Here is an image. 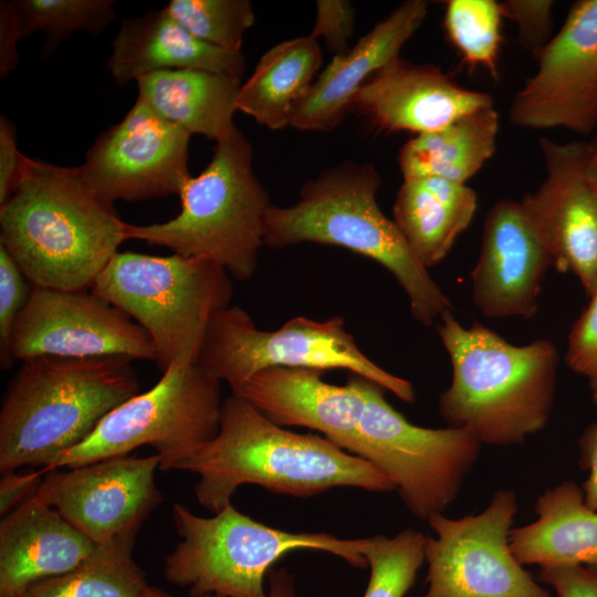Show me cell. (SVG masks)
Here are the masks:
<instances>
[{
  "label": "cell",
  "mask_w": 597,
  "mask_h": 597,
  "mask_svg": "<svg viewBox=\"0 0 597 597\" xmlns=\"http://www.w3.org/2000/svg\"><path fill=\"white\" fill-rule=\"evenodd\" d=\"M178 470L199 475L193 486L196 499L214 514L230 504L244 484L296 498L343 486L377 493L396 490L365 459L325 437L277 426L237 395L222 402L217 436Z\"/></svg>",
  "instance_id": "cell-1"
},
{
  "label": "cell",
  "mask_w": 597,
  "mask_h": 597,
  "mask_svg": "<svg viewBox=\"0 0 597 597\" xmlns=\"http://www.w3.org/2000/svg\"><path fill=\"white\" fill-rule=\"evenodd\" d=\"M125 228L113 205L83 185L76 167L29 157L0 206V244L31 286L92 289L126 240Z\"/></svg>",
  "instance_id": "cell-2"
},
{
  "label": "cell",
  "mask_w": 597,
  "mask_h": 597,
  "mask_svg": "<svg viewBox=\"0 0 597 597\" xmlns=\"http://www.w3.org/2000/svg\"><path fill=\"white\" fill-rule=\"evenodd\" d=\"M437 323L452 369L438 402L448 427L467 431L481 446L509 447L546 426L559 359L552 341L513 345L479 322L464 327L452 311Z\"/></svg>",
  "instance_id": "cell-3"
},
{
  "label": "cell",
  "mask_w": 597,
  "mask_h": 597,
  "mask_svg": "<svg viewBox=\"0 0 597 597\" xmlns=\"http://www.w3.org/2000/svg\"><path fill=\"white\" fill-rule=\"evenodd\" d=\"M377 168L345 161L306 181L289 207L271 205L264 244L284 249L302 243L336 245L381 264L405 291L412 317L431 326L452 303L409 248L392 219L377 203Z\"/></svg>",
  "instance_id": "cell-4"
},
{
  "label": "cell",
  "mask_w": 597,
  "mask_h": 597,
  "mask_svg": "<svg viewBox=\"0 0 597 597\" xmlns=\"http://www.w3.org/2000/svg\"><path fill=\"white\" fill-rule=\"evenodd\" d=\"M22 363L0 409L1 473L49 468L140 392L128 357L40 356Z\"/></svg>",
  "instance_id": "cell-5"
},
{
  "label": "cell",
  "mask_w": 597,
  "mask_h": 597,
  "mask_svg": "<svg viewBox=\"0 0 597 597\" xmlns=\"http://www.w3.org/2000/svg\"><path fill=\"white\" fill-rule=\"evenodd\" d=\"M181 210L163 223H126V240L164 247L182 256L202 258L238 281L250 280L264 244L270 197L253 169V149L237 127L216 143L203 171L180 193Z\"/></svg>",
  "instance_id": "cell-6"
},
{
  "label": "cell",
  "mask_w": 597,
  "mask_h": 597,
  "mask_svg": "<svg viewBox=\"0 0 597 597\" xmlns=\"http://www.w3.org/2000/svg\"><path fill=\"white\" fill-rule=\"evenodd\" d=\"M180 541L165 557L163 575L188 589L190 597H268L265 578L285 554L312 549L333 554L349 566H368L364 538H339L328 533H296L275 528L239 512L231 503L211 517L185 505L171 507Z\"/></svg>",
  "instance_id": "cell-7"
},
{
  "label": "cell",
  "mask_w": 597,
  "mask_h": 597,
  "mask_svg": "<svg viewBox=\"0 0 597 597\" xmlns=\"http://www.w3.org/2000/svg\"><path fill=\"white\" fill-rule=\"evenodd\" d=\"M91 291L147 332L163 370L196 363L211 318L233 296L231 275L210 260L130 251L117 252Z\"/></svg>",
  "instance_id": "cell-8"
},
{
  "label": "cell",
  "mask_w": 597,
  "mask_h": 597,
  "mask_svg": "<svg viewBox=\"0 0 597 597\" xmlns=\"http://www.w3.org/2000/svg\"><path fill=\"white\" fill-rule=\"evenodd\" d=\"M222 402L219 380L197 363H175L149 390L116 407L86 439L43 469L124 457L147 444L160 458L159 470H178L217 436Z\"/></svg>",
  "instance_id": "cell-9"
},
{
  "label": "cell",
  "mask_w": 597,
  "mask_h": 597,
  "mask_svg": "<svg viewBox=\"0 0 597 597\" xmlns=\"http://www.w3.org/2000/svg\"><path fill=\"white\" fill-rule=\"evenodd\" d=\"M196 363L220 383L226 381L233 395L264 369L308 367L347 369L405 402L416 399L410 381L385 370L362 352L342 316L325 321L296 316L277 329L264 331L243 308L230 305L211 318Z\"/></svg>",
  "instance_id": "cell-10"
},
{
  "label": "cell",
  "mask_w": 597,
  "mask_h": 597,
  "mask_svg": "<svg viewBox=\"0 0 597 597\" xmlns=\"http://www.w3.org/2000/svg\"><path fill=\"white\" fill-rule=\"evenodd\" d=\"M363 409L356 455L395 485L405 506L428 521L443 514L478 462L481 444L458 428H425L408 421L385 398V389L359 376Z\"/></svg>",
  "instance_id": "cell-11"
},
{
  "label": "cell",
  "mask_w": 597,
  "mask_h": 597,
  "mask_svg": "<svg viewBox=\"0 0 597 597\" xmlns=\"http://www.w3.org/2000/svg\"><path fill=\"white\" fill-rule=\"evenodd\" d=\"M514 491H495L478 514L427 522V590L422 597H551L516 559L510 533L517 513Z\"/></svg>",
  "instance_id": "cell-12"
},
{
  "label": "cell",
  "mask_w": 597,
  "mask_h": 597,
  "mask_svg": "<svg viewBox=\"0 0 597 597\" xmlns=\"http://www.w3.org/2000/svg\"><path fill=\"white\" fill-rule=\"evenodd\" d=\"M190 137L137 97L123 119L95 139L76 171L109 205L179 196L191 177Z\"/></svg>",
  "instance_id": "cell-13"
},
{
  "label": "cell",
  "mask_w": 597,
  "mask_h": 597,
  "mask_svg": "<svg viewBox=\"0 0 597 597\" xmlns=\"http://www.w3.org/2000/svg\"><path fill=\"white\" fill-rule=\"evenodd\" d=\"M11 360L40 356H124L158 362L147 332L122 310L87 290L31 286L10 338Z\"/></svg>",
  "instance_id": "cell-14"
},
{
  "label": "cell",
  "mask_w": 597,
  "mask_h": 597,
  "mask_svg": "<svg viewBox=\"0 0 597 597\" xmlns=\"http://www.w3.org/2000/svg\"><path fill=\"white\" fill-rule=\"evenodd\" d=\"M515 94L510 122L522 128L588 134L597 125V0H579Z\"/></svg>",
  "instance_id": "cell-15"
},
{
  "label": "cell",
  "mask_w": 597,
  "mask_h": 597,
  "mask_svg": "<svg viewBox=\"0 0 597 597\" xmlns=\"http://www.w3.org/2000/svg\"><path fill=\"white\" fill-rule=\"evenodd\" d=\"M157 453L114 457L46 472L35 494L95 545L135 537L160 504Z\"/></svg>",
  "instance_id": "cell-16"
},
{
  "label": "cell",
  "mask_w": 597,
  "mask_h": 597,
  "mask_svg": "<svg viewBox=\"0 0 597 597\" xmlns=\"http://www.w3.org/2000/svg\"><path fill=\"white\" fill-rule=\"evenodd\" d=\"M588 144L540 140L545 178L520 203L561 272L590 297L597 291V192L585 175Z\"/></svg>",
  "instance_id": "cell-17"
},
{
  "label": "cell",
  "mask_w": 597,
  "mask_h": 597,
  "mask_svg": "<svg viewBox=\"0 0 597 597\" xmlns=\"http://www.w3.org/2000/svg\"><path fill=\"white\" fill-rule=\"evenodd\" d=\"M553 260L520 201L500 199L488 211L478 261L471 272L472 300L489 318H531Z\"/></svg>",
  "instance_id": "cell-18"
},
{
  "label": "cell",
  "mask_w": 597,
  "mask_h": 597,
  "mask_svg": "<svg viewBox=\"0 0 597 597\" xmlns=\"http://www.w3.org/2000/svg\"><path fill=\"white\" fill-rule=\"evenodd\" d=\"M492 105L489 94L460 86L440 69L398 57L357 91L352 109L386 133L420 135Z\"/></svg>",
  "instance_id": "cell-19"
},
{
  "label": "cell",
  "mask_w": 597,
  "mask_h": 597,
  "mask_svg": "<svg viewBox=\"0 0 597 597\" xmlns=\"http://www.w3.org/2000/svg\"><path fill=\"white\" fill-rule=\"evenodd\" d=\"M324 373L308 367L268 368L249 378L237 396L277 426L318 431L356 455L363 409L360 375L349 373L346 384L337 386L326 383Z\"/></svg>",
  "instance_id": "cell-20"
},
{
  "label": "cell",
  "mask_w": 597,
  "mask_h": 597,
  "mask_svg": "<svg viewBox=\"0 0 597 597\" xmlns=\"http://www.w3.org/2000/svg\"><path fill=\"white\" fill-rule=\"evenodd\" d=\"M427 12V1H405L354 46L334 55L314 81L291 127L304 132L335 129L352 109L357 91L376 72L399 57L401 48L421 27Z\"/></svg>",
  "instance_id": "cell-21"
},
{
  "label": "cell",
  "mask_w": 597,
  "mask_h": 597,
  "mask_svg": "<svg viewBox=\"0 0 597 597\" xmlns=\"http://www.w3.org/2000/svg\"><path fill=\"white\" fill-rule=\"evenodd\" d=\"M95 546L34 493L0 522V597L76 568Z\"/></svg>",
  "instance_id": "cell-22"
},
{
  "label": "cell",
  "mask_w": 597,
  "mask_h": 597,
  "mask_svg": "<svg viewBox=\"0 0 597 597\" xmlns=\"http://www.w3.org/2000/svg\"><path fill=\"white\" fill-rule=\"evenodd\" d=\"M107 69L117 84L166 70L201 69L241 77L245 59L200 41L165 9L123 21L112 42Z\"/></svg>",
  "instance_id": "cell-23"
},
{
  "label": "cell",
  "mask_w": 597,
  "mask_h": 597,
  "mask_svg": "<svg viewBox=\"0 0 597 597\" xmlns=\"http://www.w3.org/2000/svg\"><path fill=\"white\" fill-rule=\"evenodd\" d=\"M534 511V522L510 533V547L523 566L597 567V511L578 484L564 481L546 489Z\"/></svg>",
  "instance_id": "cell-24"
},
{
  "label": "cell",
  "mask_w": 597,
  "mask_h": 597,
  "mask_svg": "<svg viewBox=\"0 0 597 597\" xmlns=\"http://www.w3.org/2000/svg\"><path fill=\"white\" fill-rule=\"evenodd\" d=\"M137 97L188 134L216 143L235 128L241 77L201 69L157 71L139 77Z\"/></svg>",
  "instance_id": "cell-25"
},
{
  "label": "cell",
  "mask_w": 597,
  "mask_h": 597,
  "mask_svg": "<svg viewBox=\"0 0 597 597\" xmlns=\"http://www.w3.org/2000/svg\"><path fill=\"white\" fill-rule=\"evenodd\" d=\"M476 208L478 196L467 184L438 177L407 178L396 193L392 220L429 269L448 255Z\"/></svg>",
  "instance_id": "cell-26"
},
{
  "label": "cell",
  "mask_w": 597,
  "mask_h": 597,
  "mask_svg": "<svg viewBox=\"0 0 597 597\" xmlns=\"http://www.w3.org/2000/svg\"><path fill=\"white\" fill-rule=\"evenodd\" d=\"M322 64V51L311 35L285 40L268 50L241 85L237 108L277 130L291 127Z\"/></svg>",
  "instance_id": "cell-27"
},
{
  "label": "cell",
  "mask_w": 597,
  "mask_h": 597,
  "mask_svg": "<svg viewBox=\"0 0 597 597\" xmlns=\"http://www.w3.org/2000/svg\"><path fill=\"white\" fill-rule=\"evenodd\" d=\"M498 132L499 114L492 105L416 135L399 150L401 175L404 179L438 177L465 184L494 155Z\"/></svg>",
  "instance_id": "cell-28"
},
{
  "label": "cell",
  "mask_w": 597,
  "mask_h": 597,
  "mask_svg": "<svg viewBox=\"0 0 597 597\" xmlns=\"http://www.w3.org/2000/svg\"><path fill=\"white\" fill-rule=\"evenodd\" d=\"M135 537L96 545L76 568L41 580L21 597H142L149 584L133 558Z\"/></svg>",
  "instance_id": "cell-29"
},
{
  "label": "cell",
  "mask_w": 597,
  "mask_h": 597,
  "mask_svg": "<svg viewBox=\"0 0 597 597\" xmlns=\"http://www.w3.org/2000/svg\"><path fill=\"white\" fill-rule=\"evenodd\" d=\"M22 36L45 34L43 52L49 54L72 32L97 34L115 18L113 0H15L12 1Z\"/></svg>",
  "instance_id": "cell-30"
},
{
  "label": "cell",
  "mask_w": 597,
  "mask_h": 597,
  "mask_svg": "<svg viewBox=\"0 0 597 597\" xmlns=\"http://www.w3.org/2000/svg\"><path fill=\"white\" fill-rule=\"evenodd\" d=\"M501 10L495 0H449L443 27L449 41L471 67H483L498 77L501 49Z\"/></svg>",
  "instance_id": "cell-31"
},
{
  "label": "cell",
  "mask_w": 597,
  "mask_h": 597,
  "mask_svg": "<svg viewBox=\"0 0 597 597\" xmlns=\"http://www.w3.org/2000/svg\"><path fill=\"white\" fill-rule=\"evenodd\" d=\"M427 535L405 528L392 537H367L363 548L370 568L364 597H405L426 563Z\"/></svg>",
  "instance_id": "cell-32"
},
{
  "label": "cell",
  "mask_w": 597,
  "mask_h": 597,
  "mask_svg": "<svg viewBox=\"0 0 597 597\" xmlns=\"http://www.w3.org/2000/svg\"><path fill=\"white\" fill-rule=\"evenodd\" d=\"M164 9L195 38L230 52H241L255 20L248 0H170Z\"/></svg>",
  "instance_id": "cell-33"
},
{
  "label": "cell",
  "mask_w": 597,
  "mask_h": 597,
  "mask_svg": "<svg viewBox=\"0 0 597 597\" xmlns=\"http://www.w3.org/2000/svg\"><path fill=\"white\" fill-rule=\"evenodd\" d=\"M28 283L21 269L0 244V362L3 369L12 363L10 338L14 322L30 296Z\"/></svg>",
  "instance_id": "cell-34"
},
{
  "label": "cell",
  "mask_w": 597,
  "mask_h": 597,
  "mask_svg": "<svg viewBox=\"0 0 597 597\" xmlns=\"http://www.w3.org/2000/svg\"><path fill=\"white\" fill-rule=\"evenodd\" d=\"M500 3L502 18L515 22L517 42L537 59L552 39L551 0H506Z\"/></svg>",
  "instance_id": "cell-35"
},
{
  "label": "cell",
  "mask_w": 597,
  "mask_h": 597,
  "mask_svg": "<svg viewBox=\"0 0 597 597\" xmlns=\"http://www.w3.org/2000/svg\"><path fill=\"white\" fill-rule=\"evenodd\" d=\"M567 341L569 368L589 380L597 379V291L573 324Z\"/></svg>",
  "instance_id": "cell-36"
},
{
  "label": "cell",
  "mask_w": 597,
  "mask_h": 597,
  "mask_svg": "<svg viewBox=\"0 0 597 597\" xmlns=\"http://www.w3.org/2000/svg\"><path fill=\"white\" fill-rule=\"evenodd\" d=\"M355 9L346 0L316 1V18L312 33L314 39L323 38L328 51L334 55L345 53L354 34Z\"/></svg>",
  "instance_id": "cell-37"
},
{
  "label": "cell",
  "mask_w": 597,
  "mask_h": 597,
  "mask_svg": "<svg viewBox=\"0 0 597 597\" xmlns=\"http://www.w3.org/2000/svg\"><path fill=\"white\" fill-rule=\"evenodd\" d=\"M538 580L549 586L557 597H597V567H544Z\"/></svg>",
  "instance_id": "cell-38"
},
{
  "label": "cell",
  "mask_w": 597,
  "mask_h": 597,
  "mask_svg": "<svg viewBox=\"0 0 597 597\" xmlns=\"http://www.w3.org/2000/svg\"><path fill=\"white\" fill-rule=\"evenodd\" d=\"M27 156L17 145L14 125L3 115L0 117V206L11 196L22 175Z\"/></svg>",
  "instance_id": "cell-39"
},
{
  "label": "cell",
  "mask_w": 597,
  "mask_h": 597,
  "mask_svg": "<svg viewBox=\"0 0 597 597\" xmlns=\"http://www.w3.org/2000/svg\"><path fill=\"white\" fill-rule=\"evenodd\" d=\"M1 474L0 514L3 517L38 491L46 471L41 468L23 474L14 471Z\"/></svg>",
  "instance_id": "cell-40"
},
{
  "label": "cell",
  "mask_w": 597,
  "mask_h": 597,
  "mask_svg": "<svg viewBox=\"0 0 597 597\" xmlns=\"http://www.w3.org/2000/svg\"><path fill=\"white\" fill-rule=\"evenodd\" d=\"M593 400L597 405V379L589 380ZM580 465L588 472L582 490L586 504L597 511V421L587 426L579 439Z\"/></svg>",
  "instance_id": "cell-41"
},
{
  "label": "cell",
  "mask_w": 597,
  "mask_h": 597,
  "mask_svg": "<svg viewBox=\"0 0 597 597\" xmlns=\"http://www.w3.org/2000/svg\"><path fill=\"white\" fill-rule=\"evenodd\" d=\"M20 23L12 1L0 2V76L15 69L19 54L17 44L22 39Z\"/></svg>",
  "instance_id": "cell-42"
},
{
  "label": "cell",
  "mask_w": 597,
  "mask_h": 597,
  "mask_svg": "<svg viewBox=\"0 0 597 597\" xmlns=\"http://www.w3.org/2000/svg\"><path fill=\"white\" fill-rule=\"evenodd\" d=\"M268 597H296L294 575L284 567L272 568L266 576ZM197 597H213L211 595Z\"/></svg>",
  "instance_id": "cell-43"
},
{
  "label": "cell",
  "mask_w": 597,
  "mask_h": 597,
  "mask_svg": "<svg viewBox=\"0 0 597 597\" xmlns=\"http://www.w3.org/2000/svg\"><path fill=\"white\" fill-rule=\"evenodd\" d=\"M585 175L588 182L597 191V142L588 144L585 159Z\"/></svg>",
  "instance_id": "cell-44"
},
{
  "label": "cell",
  "mask_w": 597,
  "mask_h": 597,
  "mask_svg": "<svg viewBox=\"0 0 597 597\" xmlns=\"http://www.w3.org/2000/svg\"><path fill=\"white\" fill-rule=\"evenodd\" d=\"M142 597H172L159 587L149 585Z\"/></svg>",
  "instance_id": "cell-45"
},
{
  "label": "cell",
  "mask_w": 597,
  "mask_h": 597,
  "mask_svg": "<svg viewBox=\"0 0 597 597\" xmlns=\"http://www.w3.org/2000/svg\"><path fill=\"white\" fill-rule=\"evenodd\" d=\"M596 115H597V104H596Z\"/></svg>",
  "instance_id": "cell-46"
},
{
  "label": "cell",
  "mask_w": 597,
  "mask_h": 597,
  "mask_svg": "<svg viewBox=\"0 0 597 597\" xmlns=\"http://www.w3.org/2000/svg\"><path fill=\"white\" fill-rule=\"evenodd\" d=\"M597 192V191H596Z\"/></svg>",
  "instance_id": "cell-47"
}]
</instances>
